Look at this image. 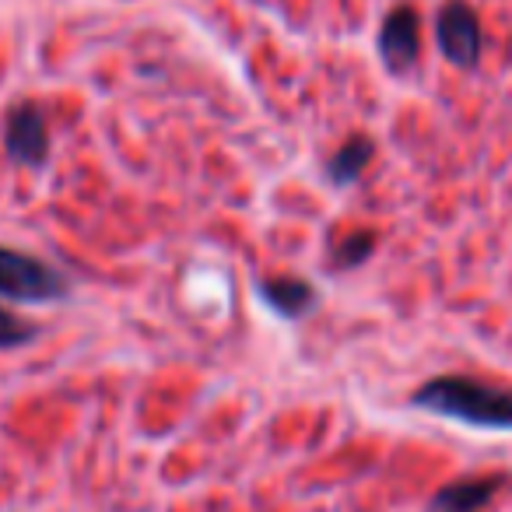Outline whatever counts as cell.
Segmentation results:
<instances>
[{"mask_svg":"<svg viewBox=\"0 0 512 512\" xmlns=\"http://www.w3.org/2000/svg\"><path fill=\"white\" fill-rule=\"evenodd\" d=\"M414 411L439 414V418L460 421L470 428H498L512 432V390L481 383L470 376H435L411 393Z\"/></svg>","mask_w":512,"mask_h":512,"instance_id":"cell-1","label":"cell"},{"mask_svg":"<svg viewBox=\"0 0 512 512\" xmlns=\"http://www.w3.org/2000/svg\"><path fill=\"white\" fill-rule=\"evenodd\" d=\"M71 292V281L46 260L0 246V295L18 302H53Z\"/></svg>","mask_w":512,"mask_h":512,"instance_id":"cell-2","label":"cell"},{"mask_svg":"<svg viewBox=\"0 0 512 512\" xmlns=\"http://www.w3.org/2000/svg\"><path fill=\"white\" fill-rule=\"evenodd\" d=\"M435 43L439 53L460 71H474L484 53V32L481 18L467 0H446L435 15Z\"/></svg>","mask_w":512,"mask_h":512,"instance_id":"cell-3","label":"cell"},{"mask_svg":"<svg viewBox=\"0 0 512 512\" xmlns=\"http://www.w3.org/2000/svg\"><path fill=\"white\" fill-rule=\"evenodd\" d=\"M379 60L390 74H411L421 60V15L414 4H397L386 11L376 39Z\"/></svg>","mask_w":512,"mask_h":512,"instance_id":"cell-4","label":"cell"},{"mask_svg":"<svg viewBox=\"0 0 512 512\" xmlns=\"http://www.w3.org/2000/svg\"><path fill=\"white\" fill-rule=\"evenodd\" d=\"M4 148L18 165L39 169L50 158V127H46V113L39 102H18L8 113V127H4Z\"/></svg>","mask_w":512,"mask_h":512,"instance_id":"cell-5","label":"cell"},{"mask_svg":"<svg viewBox=\"0 0 512 512\" xmlns=\"http://www.w3.org/2000/svg\"><path fill=\"white\" fill-rule=\"evenodd\" d=\"M256 295L267 302V309H274L285 320H302L316 309V288L306 278H295V274L256 281Z\"/></svg>","mask_w":512,"mask_h":512,"instance_id":"cell-6","label":"cell"},{"mask_svg":"<svg viewBox=\"0 0 512 512\" xmlns=\"http://www.w3.org/2000/svg\"><path fill=\"white\" fill-rule=\"evenodd\" d=\"M505 477H460L449 481L446 488H439L428 502V512H481L491 498L502 491Z\"/></svg>","mask_w":512,"mask_h":512,"instance_id":"cell-7","label":"cell"},{"mask_svg":"<svg viewBox=\"0 0 512 512\" xmlns=\"http://www.w3.org/2000/svg\"><path fill=\"white\" fill-rule=\"evenodd\" d=\"M376 158V141L369 134H351L334 155L327 158V176L334 186H348L362 176Z\"/></svg>","mask_w":512,"mask_h":512,"instance_id":"cell-8","label":"cell"},{"mask_svg":"<svg viewBox=\"0 0 512 512\" xmlns=\"http://www.w3.org/2000/svg\"><path fill=\"white\" fill-rule=\"evenodd\" d=\"M376 246H379V235L369 232V228L337 235V239H330V264L337 271H355V267H362L376 253Z\"/></svg>","mask_w":512,"mask_h":512,"instance_id":"cell-9","label":"cell"},{"mask_svg":"<svg viewBox=\"0 0 512 512\" xmlns=\"http://www.w3.org/2000/svg\"><path fill=\"white\" fill-rule=\"evenodd\" d=\"M36 337V327L25 323L22 316H15L11 309L0 306V348H18V344L32 341Z\"/></svg>","mask_w":512,"mask_h":512,"instance_id":"cell-10","label":"cell"}]
</instances>
